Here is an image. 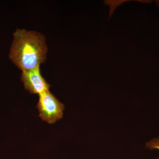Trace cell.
Returning a JSON list of instances; mask_svg holds the SVG:
<instances>
[{
	"label": "cell",
	"mask_w": 159,
	"mask_h": 159,
	"mask_svg": "<svg viewBox=\"0 0 159 159\" xmlns=\"http://www.w3.org/2000/svg\"><path fill=\"white\" fill-rule=\"evenodd\" d=\"M13 36L9 58L20 70H32L45 61L48 48L43 34L17 29Z\"/></svg>",
	"instance_id": "cell-1"
},
{
	"label": "cell",
	"mask_w": 159,
	"mask_h": 159,
	"mask_svg": "<svg viewBox=\"0 0 159 159\" xmlns=\"http://www.w3.org/2000/svg\"><path fill=\"white\" fill-rule=\"evenodd\" d=\"M41 119L49 124H54L62 118L64 105L50 91L39 95L36 106Z\"/></svg>",
	"instance_id": "cell-2"
},
{
	"label": "cell",
	"mask_w": 159,
	"mask_h": 159,
	"mask_svg": "<svg viewBox=\"0 0 159 159\" xmlns=\"http://www.w3.org/2000/svg\"><path fill=\"white\" fill-rule=\"evenodd\" d=\"M21 80L25 89L31 94L39 95L49 91L51 87L41 74L40 66L32 70L22 71Z\"/></svg>",
	"instance_id": "cell-3"
},
{
	"label": "cell",
	"mask_w": 159,
	"mask_h": 159,
	"mask_svg": "<svg viewBox=\"0 0 159 159\" xmlns=\"http://www.w3.org/2000/svg\"><path fill=\"white\" fill-rule=\"evenodd\" d=\"M146 148L150 150L157 149L159 150V137L156 139H153L145 144Z\"/></svg>",
	"instance_id": "cell-4"
},
{
	"label": "cell",
	"mask_w": 159,
	"mask_h": 159,
	"mask_svg": "<svg viewBox=\"0 0 159 159\" xmlns=\"http://www.w3.org/2000/svg\"><path fill=\"white\" fill-rule=\"evenodd\" d=\"M124 2V1H106L105 2L106 4L110 5V6H112V7H111L110 16L111 15L112 12L114 11V10L117 8V6L119 5H121L122 3Z\"/></svg>",
	"instance_id": "cell-5"
}]
</instances>
